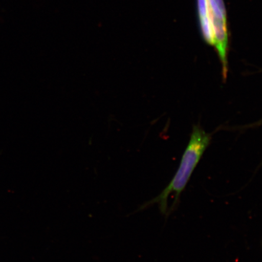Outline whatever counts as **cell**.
Returning <instances> with one entry per match:
<instances>
[{
	"mask_svg": "<svg viewBox=\"0 0 262 262\" xmlns=\"http://www.w3.org/2000/svg\"><path fill=\"white\" fill-rule=\"evenodd\" d=\"M210 140L211 137L201 127H194L178 171L171 181L158 196L144 204L143 209L157 204L164 215H169L170 211H174L179 205L180 195L187 186Z\"/></svg>",
	"mask_w": 262,
	"mask_h": 262,
	"instance_id": "1",
	"label": "cell"
},
{
	"mask_svg": "<svg viewBox=\"0 0 262 262\" xmlns=\"http://www.w3.org/2000/svg\"><path fill=\"white\" fill-rule=\"evenodd\" d=\"M196 3H198L200 27H201L203 38L206 43L214 46V34H213L212 26L209 17L208 0H196Z\"/></svg>",
	"mask_w": 262,
	"mask_h": 262,
	"instance_id": "2",
	"label": "cell"
}]
</instances>
